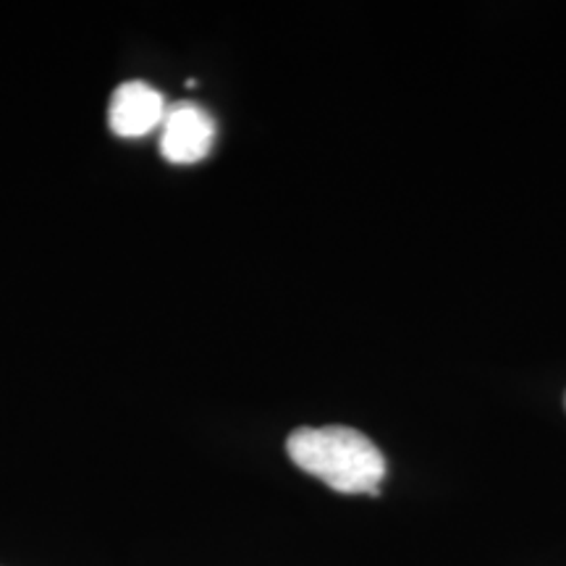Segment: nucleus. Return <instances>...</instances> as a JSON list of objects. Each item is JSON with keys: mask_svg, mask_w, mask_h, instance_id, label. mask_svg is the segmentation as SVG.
Wrapping results in <instances>:
<instances>
[{"mask_svg": "<svg viewBox=\"0 0 566 566\" xmlns=\"http://www.w3.org/2000/svg\"><path fill=\"white\" fill-rule=\"evenodd\" d=\"M286 451L300 470L346 495H378L386 478V459L378 446L346 424L296 428Z\"/></svg>", "mask_w": 566, "mask_h": 566, "instance_id": "obj_1", "label": "nucleus"}, {"mask_svg": "<svg viewBox=\"0 0 566 566\" xmlns=\"http://www.w3.org/2000/svg\"><path fill=\"white\" fill-rule=\"evenodd\" d=\"M166 101L147 82H124L111 97L108 124L118 137H142L166 118Z\"/></svg>", "mask_w": 566, "mask_h": 566, "instance_id": "obj_3", "label": "nucleus"}, {"mask_svg": "<svg viewBox=\"0 0 566 566\" xmlns=\"http://www.w3.org/2000/svg\"><path fill=\"white\" fill-rule=\"evenodd\" d=\"M160 129V150L166 160L189 166V163H200L208 158L216 142V124L195 103H176L166 111Z\"/></svg>", "mask_w": 566, "mask_h": 566, "instance_id": "obj_2", "label": "nucleus"}]
</instances>
